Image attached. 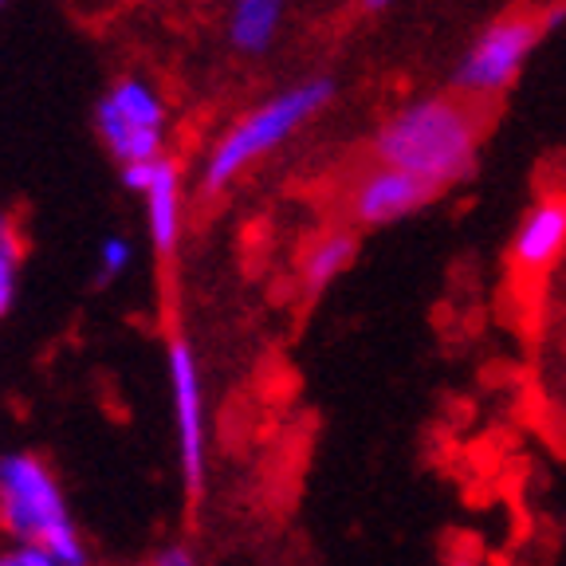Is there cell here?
<instances>
[{"label":"cell","instance_id":"1","mask_svg":"<svg viewBox=\"0 0 566 566\" xmlns=\"http://www.w3.org/2000/svg\"><path fill=\"white\" fill-rule=\"evenodd\" d=\"M480 138H484L480 106L460 98L457 91H433L406 98L398 111L381 118L370 138V161L401 169L441 193L476 169Z\"/></svg>","mask_w":566,"mask_h":566},{"label":"cell","instance_id":"2","mask_svg":"<svg viewBox=\"0 0 566 566\" xmlns=\"http://www.w3.org/2000/svg\"><path fill=\"white\" fill-rule=\"evenodd\" d=\"M335 98V80L331 75H303L287 83L264 103L248 106L217 134L201 161V193L217 197L229 186H237L248 169L275 154L280 146L295 138L307 123H315Z\"/></svg>","mask_w":566,"mask_h":566},{"label":"cell","instance_id":"3","mask_svg":"<svg viewBox=\"0 0 566 566\" xmlns=\"http://www.w3.org/2000/svg\"><path fill=\"white\" fill-rule=\"evenodd\" d=\"M0 543L40 547L63 566H91V547L71 515L67 492L40 452H0Z\"/></svg>","mask_w":566,"mask_h":566},{"label":"cell","instance_id":"4","mask_svg":"<svg viewBox=\"0 0 566 566\" xmlns=\"http://www.w3.org/2000/svg\"><path fill=\"white\" fill-rule=\"evenodd\" d=\"M169 130H174L169 98L150 75L123 71L98 95L95 134L103 150L118 161V169L169 158Z\"/></svg>","mask_w":566,"mask_h":566},{"label":"cell","instance_id":"5","mask_svg":"<svg viewBox=\"0 0 566 566\" xmlns=\"http://www.w3.org/2000/svg\"><path fill=\"white\" fill-rule=\"evenodd\" d=\"M543 17L531 12H507L484 24V32L460 52L457 67H452V91L469 103H488L500 98L515 80H520L523 63L543 40Z\"/></svg>","mask_w":566,"mask_h":566},{"label":"cell","instance_id":"6","mask_svg":"<svg viewBox=\"0 0 566 566\" xmlns=\"http://www.w3.org/2000/svg\"><path fill=\"white\" fill-rule=\"evenodd\" d=\"M169 374V413H174L177 472L189 500H201L209 484V409H205V378L197 346L186 335H169L166 343Z\"/></svg>","mask_w":566,"mask_h":566},{"label":"cell","instance_id":"7","mask_svg":"<svg viewBox=\"0 0 566 566\" xmlns=\"http://www.w3.org/2000/svg\"><path fill=\"white\" fill-rule=\"evenodd\" d=\"M437 189H429L417 177L401 174L394 166L370 161L346 181L343 189V224L346 229H389V224L409 221L433 201Z\"/></svg>","mask_w":566,"mask_h":566},{"label":"cell","instance_id":"8","mask_svg":"<svg viewBox=\"0 0 566 566\" xmlns=\"http://www.w3.org/2000/svg\"><path fill=\"white\" fill-rule=\"evenodd\" d=\"M123 186L142 197L146 209V237L158 256H174L186 232V174L177 158L142 161V166L118 169Z\"/></svg>","mask_w":566,"mask_h":566},{"label":"cell","instance_id":"9","mask_svg":"<svg viewBox=\"0 0 566 566\" xmlns=\"http://www.w3.org/2000/svg\"><path fill=\"white\" fill-rule=\"evenodd\" d=\"M563 252H566V197L558 193L539 197V201L523 212V221L515 224L512 248H507L512 268L523 275H539L551 264H558Z\"/></svg>","mask_w":566,"mask_h":566},{"label":"cell","instance_id":"10","mask_svg":"<svg viewBox=\"0 0 566 566\" xmlns=\"http://www.w3.org/2000/svg\"><path fill=\"white\" fill-rule=\"evenodd\" d=\"M358 256V232L346 229V224H331V229L315 232V237L303 244L300 260H295V283L307 300H318L331 283L346 272Z\"/></svg>","mask_w":566,"mask_h":566},{"label":"cell","instance_id":"11","mask_svg":"<svg viewBox=\"0 0 566 566\" xmlns=\"http://www.w3.org/2000/svg\"><path fill=\"white\" fill-rule=\"evenodd\" d=\"M283 17H287V0H229V20H224L229 48L256 60L275 44Z\"/></svg>","mask_w":566,"mask_h":566},{"label":"cell","instance_id":"12","mask_svg":"<svg viewBox=\"0 0 566 566\" xmlns=\"http://www.w3.org/2000/svg\"><path fill=\"white\" fill-rule=\"evenodd\" d=\"M20 268H24V232L9 209H0V318L17 303Z\"/></svg>","mask_w":566,"mask_h":566},{"label":"cell","instance_id":"13","mask_svg":"<svg viewBox=\"0 0 566 566\" xmlns=\"http://www.w3.org/2000/svg\"><path fill=\"white\" fill-rule=\"evenodd\" d=\"M134 264V240L123 237V232H111L103 237L95 252V268H98V283H115L118 275H126Z\"/></svg>","mask_w":566,"mask_h":566},{"label":"cell","instance_id":"14","mask_svg":"<svg viewBox=\"0 0 566 566\" xmlns=\"http://www.w3.org/2000/svg\"><path fill=\"white\" fill-rule=\"evenodd\" d=\"M146 566H205V558L193 539H166L150 551Z\"/></svg>","mask_w":566,"mask_h":566},{"label":"cell","instance_id":"15","mask_svg":"<svg viewBox=\"0 0 566 566\" xmlns=\"http://www.w3.org/2000/svg\"><path fill=\"white\" fill-rule=\"evenodd\" d=\"M9 566H63L40 547H9Z\"/></svg>","mask_w":566,"mask_h":566},{"label":"cell","instance_id":"16","mask_svg":"<svg viewBox=\"0 0 566 566\" xmlns=\"http://www.w3.org/2000/svg\"><path fill=\"white\" fill-rule=\"evenodd\" d=\"M358 4V12H366V17H381V12H389L398 0H354Z\"/></svg>","mask_w":566,"mask_h":566},{"label":"cell","instance_id":"17","mask_svg":"<svg viewBox=\"0 0 566 566\" xmlns=\"http://www.w3.org/2000/svg\"><path fill=\"white\" fill-rule=\"evenodd\" d=\"M449 566H484V563L472 558V555H457V558H449Z\"/></svg>","mask_w":566,"mask_h":566},{"label":"cell","instance_id":"18","mask_svg":"<svg viewBox=\"0 0 566 566\" xmlns=\"http://www.w3.org/2000/svg\"><path fill=\"white\" fill-rule=\"evenodd\" d=\"M0 566H9V547L4 543H0Z\"/></svg>","mask_w":566,"mask_h":566},{"label":"cell","instance_id":"19","mask_svg":"<svg viewBox=\"0 0 566 566\" xmlns=\"http://www.w3.org/2000/svg\"><path fill=\"white\" fill-rule=\"evenodd\" d=\"M4 4H9V0H0V9H4Z\"/></svg>","mask_w":566,"mask_h":566}]
</instances>
